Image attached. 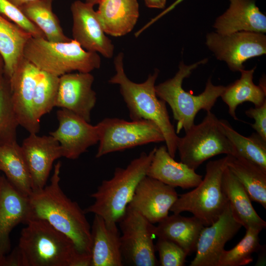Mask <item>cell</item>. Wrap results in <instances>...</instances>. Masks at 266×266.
Returning <instances> with one entry per match:
<instances>
[{
	"label": "cell",
	"instance_id": "6da1fadb",
	"mask_svg": "<svg viewBox=\"0 0 266 266\" xmlns=\"http://www.w3.org/2000/svg\"><path fill=\"white\" fill-rule=\"evenodd\" d=\"M26 224L4 266H91V255L46 221L32 219Z\"/></svg>",
	"mask_w": 266,
	"mask_h": 266
},
{
	"label": "cell",
	"instance_id": "7a4b0ae2",
	"mask_svg": "<svg viewBox=\"0 0 266 266\" xmlns=\"http://www.w3.org/2000/svg\"><path fill=\"white\" fill-rule=\"evenodd\" d=\"M61 166L60 162L55 165L49 184L29 196L31 219L46 221L70 238L81 253L91 255V227L84 210L60 186Z\"/></svg>",
	"mask_w": 266,
	"mask_h": 266
},
{
	"label": "cell",
	"instance_id": "3957f363",
	"mask_svg": "<svg viewBox=\"0 0 266 266\" xmlns=\"http://www.w3.org/2000/svg\"><path fill=\"white\" fill-rule=\"evenodd\" d=\"M123 57V53L121 52L114 58L116 73L109 83L119 85L132 120H148L158 126L164 135L168 152L174 158L179 136L170 122L166 102L159 99L156 93L155 82L159 70L156 69L143 83H135L125 72Z\"/></svg>",
	"mask_w": 266,
	"mask_h": 266
},
{
	"label": "cell",
	"instance_id": "277c9868",
	"mask_svg": "<svg viewBox=\"0 0 266 266\" xmlns=\"http://www.w3.org/2000/svg\"><path fill=\"white\" fill-rule=\"evenodd\" d=\"M156 147L141 153L125 168H115L113 176L102 181L91 195L93 204L84 209L102 217L108 223H117L126 212L137 186L146 175Z\"/></svg>",
	"mask_w": 266,
	"mask_h": 266
},
{
	"label": "cell",
	"instance_id": "5b68a950",
	"mask_svg": "<svg viewBox=\"0 0 266 266\" xmlns=\"http://www.w3.org/2000/svg\"><path fill=\"white\" fill-rule=\"evenodd\" d=\"M207 61L205 58L189 65L181 61L178 70L173 77L155 85L158 97L170 107L173 118L177 122L176 133L182 129L185 132L190 129L195 124V117L200 110L211 111L226 88L223 85H214L209 77L204 91L198 95H194L183 89V80L189 77L199 66Z\"/></svg>",
	"mask_w": 266,
	"mask_h": 266
},
{
	"label": "cell",
	"instance_id": "8992f818",
	"mask_svg": "<svg viewBox=\"0 0 266 266\" xmlns=\"http://www.w3.org/2000/svg\"><path fill=\"white\" fill-rule=\"evenodd\" d=\"M23 56L40 70L59 77L73 71L90 73L101 65L98 53L85 50L72 39L53 42L32 37L25 47Z\"/></svg>",
	"mask_w": 266,
	"mask_h": 266
},
{
	"label": "cell",
	"instance_id": "52a82bcc",
	"mask_svg": "<svg viewBox=\"0 0 266 266\" xmlns=\"http://www.w3.org/2000/svg\"><path fill=\"white\" fill-rule=\"evenodd\" d=\"M227 156L208 162L200 183L190 192L180 195L170 211L174 214L191 213L204 226L216 221L229 204L222 186Z\"/></svg>",
	"mask_w": 266,
	"mask_h": 266
},
{
	"label": "cell",
	"instance_id": "ba28073f",
	"mask_svg": "<svg viewBox=\"0 0 266 266\" xmlns=\"http://www.w3.org/2000/svg\"><path fill=\"white\" fill-rule=\"evenodd\" d=\"M177 150L181 162L194 170L215 156L235 153L220 120L211 111L207 112L201 122L194 124L184 136L179 137Z\"/></svg>",
	"mask_w": 266,
	"mask_h": 266
},
{
	"label": "cell",
	"instance_id": "9c48e42d",
	"mask_svg": "<svg viewBox=\"0 0 266 266\" xmlns=\"http://www.w3.org/2000/svg\"><path fill=\"white\" fill-rule=\"evenodd\" d=\"M99 145L96 157L150 143L165 142L158 126L148 120L127 121L106 118L97 124Z\"/></svg>",
	"mask_w": 266,
	"mask_h": 266
},
{
	"label": "cell",
	"instance_id": "30bf717a",
	"mask_svg": "<svg viewBox=\"0 0 266 266\" xmlns=\"http://www.w3.org/2000/svg\"><path fill=\"white\" fill-rule=\"evenodd\" d=\"M121 249L125 263L133 266H155L158 262L153 242L155 226L135 210L127 207L118 222Z\"/></svg>",
	"mask_w": 266,
	"mask_h": 266
},
{
	"label": "cell",
	"instance_id": "8fae6325",
	"mask_svg": "<svg viewBox=\"0 0 266 266\" xmlns=\"http://www.w3.org/2000/svg\"><path fill=\"white\" fill-rule=\"evenodd\" d=\"M205 44L216 58L225 62L233 71L244 69L243 64L266 53V36L263 33L239 31L228 34L211 32Z\"/></svg>",
	"mask_w": 266,
	"mask_h": 266
},
{
	"label": "cell",
	"instance_id": "7c38bea8",
	"mask_svg": "<svg viewBox=\"0 0 266 266\" xmlns=\"http://www.w3.org/2000/svg\"><path fill=\"white\" fill-rule=\"evenodd\" d=\"M40 70L26 58L18 65L8 79L12 103L20 126L30 133H37L40 121L35 117L33 100Z\"/></svg>",
	"mask_w": 266,
	"mask_h": 266
},
{
	"label": "cell",
	"instance_id": "4fadbf2b",
	"mask_svg": "<svg viewBox=\"0 0 266 266\" xmlns=\"http://www.w3.org/2000/svg\"><path fill=\"white\" fill-rule=\"evenodd\" d=\"M59 127L49 135L59 143L62 156L74 160L99 142L97 124L93 126L73 112L64 108L57 111Z\"/></svg>",
	"mask_w": 266,
	"mask_h": 266
},
{
	"label": "cell",
	"instance_id": "5bb4252c",
	"mask_svg": "<svg viewBox=\"0 0 266 266\" xmlns=\"http://www.w3.org/2000/svg\"><path fill=\"white\" fill-rule=\"evenodd\" d=\"M30 220L29 196L17 190L4 174L0 175V266H3L10 252L11 231Z\"/></svg>",
	"mask_w": 266,
	"mask_h": 266
},
{
	"label": "cell",
	"instance_id": "9a60e30c",
	"mask_svg": "<svg viewBox=\"0 0 266 266\" xmlns=\"http://www.w3.org/2000/svg\"><path fill=\"white\" fill-rule=\"evenodd\" d=\"M241 227L233 217L229 203L216 221L209 226H204L201 230L196 255L190 266H218L226 243Z\"/></svg>",
	"mask_w": 266,
	"mask_h": 266
},
{
	"label": "cell",
	"instance_id": "2e32d148",
	"mask_svg": "<svg viewBox=\"0 0 266 266\" xmlns=\"http://www.w3.org/2000/svg\"><path fill=\"white\" fill-rule=\"evenodd\" d=\"M178 195L175 188L146 175L138 183L128 206L150 223H159L169 213Z\"/></svg>",
	"mask_w": 266,
	"mask_h": 266
},
{
	"label": "cell",
	"instance_id": "e0dca14e",
	"mask_svg": "<svg viewBox=\"0 0 266 266\" xmlns=\"http://www.w3.org/2000/svg\"><path fill=\"white\" fill-rule=\"evenodd\" d=\"M93 6L79 0L72 3L70 10L73 20L72 39L86 51L111 58L114 46L106 36Z\"/></svg>",
	"mask_w": 266,
	"mask_h": 266
},
{
	"label": "cell",
	"instance_id": "ac0fdd59",
	"mask_svg": "<svg viewBox=\"0 0 266 266\" xmlns=\"http://www.w3.org/2000/svg\"><path fill=\"white\" fill-rule=\"evenodd\" d=\"M30 175L32 192L43 189L54 162L62 157L59 142L52 136L30 133L21 146Z\"/></svg>",
	"mask_w": 266,
	"mask_h": 266
},
{
	"label": "cell",
	"instance_id": "d6986e66",
	"mask_svg": "<svg viewBox=\"0 0 266 266\" xmlns=\"http://www.w3.org/2000/svg\"><path fill=\"white\" fill-rule=\"evenodd\" d=\"M90 73H67L59 76L55 106L69 110L90 122L97 97Z\"/></svg>",
	"mask_w": 266,
	"mask_h": 266
},
{
	"label": "cell",
	"instance_id": "ffe728a7",
	"mask_svg": "<svg viewBox=\"0 0 266 266\" xmlns=\"http://www.w3.org/2000/svg\"><path fill=\"white\" fill-rule=\"evenodd\" d=\"M91 266H122L121 233L117 223L94 215L91 226Z\"/></svg>",
	"mask_w": 266,
	"mask_h": 266
},
{
	"label": "cell",
	"instance_id": "44dd1931",
	"mask_svg": "<svg viewBox=\"0 0 266 266\" xmlns=\"http://www.w3.org/2000/svg\"><path fill=\"white\" fill-rule=\"evenodd\" d=\"M228 9L217 17L213 24L216 32L228 34L239 31L266 32V16L255 0H229Z\"/></svg>",
	"mask_w": 266,
	"mask_h": 266
},
{
	"label": "cell",
	"instance_id": "7402d4cb",
	"mask_svg": "<svg viewBox=\"0 0 266 266\" xmlns=\"http://www.w3.org/2000/svg\"><path fill=\"white\" fill-rule=\"evenodd\" d=\"M146 175L173 187L183 189L195 188L202 179V175L184 163L174 160L166 146L156 148Z\"/></svg>",
	"mask_w": 266,
	"mask_h": 266
},
{
	"label": "cell",
	"instance_id": "603a6c76",
	"mask_svg": "<svg viewBox=\"0 0 266 266\" xmlns=\"http://www.w3.org/2000/svg\"><path fill=\"white\" fill-rule=\"evenodd\" d=\"M99 4L96 12L105 34L119 37L133 30L139 15L137 0H101Z\"/></svg>",
	"mask_w": 266,
	"mask_h": 266
},
{
	"label": "cell",
	"instance_id": "cb8c5ba5",
	"mask_svg": "<svg viewBox=\"0 0 266 266\" xmlns=\"http://www.w3.org/2000/svg\"><path fill=\"white\" fill-rule=\"evenodd\" d=\"M204 227L194 216L185 217L173 213L155 226L154 234L158 238L176 243L188 255L196 252L199 237Z\"/></svg>",
	"mask_w": 266,
	"mask_h": 266
},
{
	"label": "cell",
	"instance_id": "d4e9b609",
	"mask_svg": "<svg viewBox=\"0 0 266 266\" xmlns=\"http://www.w3.org/2000/svg\"><path fill=\"white\" fill-rule=\"evenodd\" d=\"M222 186L234 219L245 229L250 227L264 229L266 222L254 209L243 186L227 166L222 176Z\"/></svg>",
	"mask_w": 266,
	"mask_h": 266
},
{
	"label": "cell",
	"instance_id": "484cf974",
	"mask_svg": "<svg viewBox=\"0 0 266 266\" xmlns=\"http://www.w3.org/2000/svg\"><path fill=\"white\" fill-rule=\"evenodd\" d=\"M256 66L251 69H241L239 79L226 86L221 97L228 107L231 117L238 120L236 115L237 106L245 102H250L255 107L261 106L266 101V81L262 78L259 85L253 82V75Z\"/></svg>",
	"mask_w": 266,
	"mask_h": 266
},
{
	"label": "cell",
	"instance_id": "4316f807",
	"mask_svg": "<svg viewBox=\"0 0 266 266\" xmlns=\"http://www.w3.org/2000/svg\"><path fill=\"white\" fill-rule=\"evenodd\" d=\"M227 156V167L243 186L251 201L266 209V170L240 155Z\"/></svg>",
	"mask_w": 266,
	"mask_h": 266
},
{
	"label": "cell",
	"instance_id": "83f0119b",
	"mask_svg": "<svg viewBox=\"0 0 266 266\" xmlns=\"http://www.w3.org/2000/svg\"><path fill=\"white\" fill-rule=\"evenodd\" d=\"M32 35L0 13V54L4 63V76L10 78L24 58L25 47Z\"/></svg>",
	"mask_w": 266,
	"mask_h": 266
},
{
	"label": "cell",
	"instance_id": "f1b7e54d",
	"mask_svg": "<svg viewBox=\"0 0 266 266\" xmlns=\"http://www.w3.org/2000/svg\"><path fill=\"white\" fill-rule=\"evenodd\" d=\"M0 171L21 193L27 196L32 194L30 173L21 146L17 141L0 146Z\"/></svg>",
	"mask_w": 266,
	"mask_h": 266
},
{
	"label": "cell",
	"instance_id": "f546056e",
	"mask_svg": "<svg viewBox=\"0 0 266 266\" xmlns=\"http://www.w3.org/2000/svg\"><path fill=\"white\" fill-rule=\"evenodd\" d=\"M53 0H37L19 8L43 32L48 41H69L72 39L65 34L58 17L52 10Z\"/></svg>",
	"mask_w": 266,
	"mask_h": 266
},
{
	"label": "cell",
	"instance_id": "4dcf8cb0",
	"mask_svg": "<svg viewBox=\"0 0 266 266\" xmlns=\"http://www.w3.org/2000/svg\"><path fill=\"white\" fill-rule=\"evenodd\" d=\"M223 131L235 153L266 170V141L257 133L246 137L236 131L226 120H220Z\"/></svg>",
	"mask_w": 266,
	"mask_h": 266
},
{
	"label": "cell",
	"instance_id": "1f68e13d",
	"mask_svg": "<svg viewBox=\"0 0 266 266\" xmlns=\"http://www.w3.org/2000/svg\"><path fill=\"white\" fill-rule=\"evenodd\" d=\"M246 230L244 237L234 247L223 251L218 266H242L253 261V254L262 246L259 235L262 229L250 227Z\"/></svg>",
	"mask_w": 266,
	"mask_h": 266
},
{
	"label": "cell",
	"instance_id": "d6a6232c",
	"mask_svg": "<svg viewBox=\"0 0 266 266\" xmlns=\"http://www.w3.org/2000/svg\"><path fill=\"white\" fill-rule=\"evenodd\" d=\"M59 77L40 71L33 100V108L35 118L40 121L44 115L55 106Z\"/></svg>",
	"mask_w": 266,
	"mask_h": 266
},
{
	"label": "cell",
	"instance_id": "836d02e7",
	"mask_svg": "<svg viewBox=\"0 0 266 266\" xmlns=\"http://www.w3.org/2000/svg\"><path fill=\"white\" fill-rule=\"evenodd\" d=\"M18 126L12 103L9 80L5 77L0 86V146L16 141Z\"/></svg>",
	"mask_w": 266,
	"mask_h": 266
},
{
	"label": "cell",
	"instance_id": "e575fe53",
	"mask_svg": "<svg viewBox=\"0 0 266 266\" xmlns=\"http://www.w3.org/2000/svg\"><path fill=\"white\" fill-rule=\"evenodd\" d=\"M162 266H183L188 256L186 252L174 242L158 238L155 245Z\"/></svg>",
	"mask_w": 266,
	"mask_h": 266
},
{
	"label": "cell",
	"instance_id": "d590c367",
	"mask_svg": "<svg viewBox=\"0 0 266 266\" xmlns=\"http://www.w3.org/2000/svg\"><path fill=\"white\" fill-rule=\"evenodd\" d=\"M0 13L29 33L33 37L46 38L43 32L27 17L21 9L7 0H0Z\"/></svg>",
	"mask_w": 266,
	"mask_h": 266
},
{
	"label": "cell",
	"instance_id": "8d00e7d4",
	"mask_svg": "<svg viewBox=\"0 0 266 266\" xmlns=\"http://www.w3.org/2000/svg\"><path fill=\"white\" fill-rule=\"evenodd\" d=\"M245 114L254 120L252 128L266 141V101L260 106L250 108L245 111Z\"/></svg>",
	"mask_w": 266,
	"mask_h": 266
},
{
	"label": "cell",
	"instance_id": "74e56055",
	"mask_svg": "<svg viewBox=\"0 0 266 266\" xmlns=\"http://www.w3.org/2000/svg\"><path fill=\"white\" fill-rule=\"evenodd\" d=\"M146 6L149 8L163 9L165 8L166 0H144Z\"/></svg>",
	"mask_w": 266,
	"mask_h": 266
},
{
	"label": "cell",
	"instance_id": "f35d334b",
	"mask_svg": "<svg viewBox=\"0 0 266 266\" xmlns=\"http://www.w3.org/2000/svg\"><path fill=\"white\" fill-rule=\"evenodd\" d=\"M258 252L259 256L256 265H263L265 264L266 261V245H262Z\"/></svg>",
	"mask_w": 266,
	"mask_h": 266
},
{
	"label": "cell",
	"instance_id": "ab89813d",
	"mask_svg": "<svg viewBox=\"0 0 266 266\" xmlns=\"http://www.w3.org/2000/svg\"><path fill=\"white\" fill-rule=\"evenodd\" d=\"M5 80L4 63L3 58L0 54V86L3 83Z\"/></svg>",
	"mask_w": 266,
	"mask_h": 266
},
{
	"label": "cell",
	"instance_id": "60d3db41",
	"mask_svg": "<svg viewBox=\"0 0 266 266\" xmlns=\"http://www.w3.org/2000/svg\"><path fill=\"white\" fill-rule=\"evenodd\" d=\"M14 5L19 7L24 4L33 2L37 0H7Z\"/></svg>",
	"mask_w": 266,
	"mask_h": 266
},
{
	"label": "cell",
	"instance_id": "b9f144b4",
	"mask_svg": "<svg viewBox=\"0 0 266 266\" xmlns=\"http://www.w3.org/2000/svg\"><path fill=\"white\" fill-rule=\"evenodd\" d=\"M101 0H85V2L90 4L93 6L99 4Z\"/></svg>",
	"mask_w": 266,
	"mask_h": 266
},
{
	"label": "cell",
	"instance_id": "7bdbcfd3",
	"mask_svg": "<svg viewBox=\"0 0 266 266\" xmlns=\"http://www.w3.org/2000/svg\"></svg>",
	"mask_w": 266,
	"mask_h": 266
}]
</instances>
